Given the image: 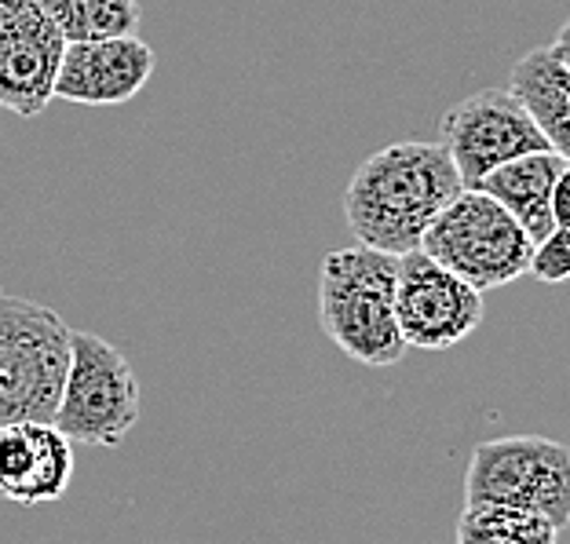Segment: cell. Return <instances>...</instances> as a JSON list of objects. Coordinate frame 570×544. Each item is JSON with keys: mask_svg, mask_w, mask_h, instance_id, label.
I'll return each instance as SVG.
<instances>
[{"mask_svg": "<svg viewBox=\"0 0 570 544\" xmlns=\"http://www.w3.org/2000/svg\"><path fill=\"white\" fill-rule=\"evenodd\" d=\"M154 62H158L154 48L136 33L73 41L62 48L51 96L77 107H121L147 88Z\"/></svg>", "mask_w": 570, "mask_h": 544, "instance_id": "cell-10", "label": "cell"}, {"mask_svg": "<svg viewBox=\"0 0 570 544\" xmlns=\"http://www.w3.org/2000/svg\"><path fill=\"white\" fill-rule=\"evenodd\" d=\"M73 329L59 310L0 293V424H51Z\"/></svg>", "mask_w": 570, "mask_h": 544, "instance_id": "cell-3", "label": "cell"}, {"mask_svg": "<svg viewBox=\"0 0 570 544\" xmlns=\"http://www.w3.org/2000/svg\"><path fill=\"white\" fill-rule=\"evenodd\" d=\"M73 478V443L56 424H0V497L11 504H48Z\"/></svg>", "mask_w": 570, "mask_h": 544, "instance_id": "cell-11", "label": "cell"}, {"mask_svg": "<svg viewBox=\"0 0 570 544\" xmlns=\"http://www.w3.org/2000/svg\"><path fill=\"white\" fill-rule=\"evenodd\" d=\"M509 92L530 113L552 150L570 154V33L560 30L552 44L530 48L509 70Z\"/></svg>", "mask_w": 570, "mask_h": 544, "instance_id": "cell-13", "label": "cell"}, {"mask_svg": "<svg viewBox=\"0 0 570 544\" xmlns=\"http://www.w3.org/2000/svg\"><path fill=\"white\" fill-rule=\"evenodd\" d=\"M62 33L33 0H0V107L37 118L56 96Z\"/></svg>", "mask_w": 570, "mask_h": 544, "instance_id": "cell-9", "label": "cell"}, {"mask_svg": "<svg viewBox=\"0 0 570 544\" xmlns=\"http://www.w3.org/2000/svg\"><path fill=\"white\" fill-rule=\"evenodd\" d=\"M464 508H520L563 530L570 520V453L541 435L479 443L464 472Z\"/></svg>", "mask_w": 570, "mask_h": 544, "instance_id": "cell-4", "label": "cell"}, {"mask_svg": "<svg viewBox=\"0 0 570 544\" xmlns=\"http://www.w3.org/2000/svg\"><path fill=\"white\" fill-rule=\"evenodd\" d=\"M556 530L546 515L520 508H464L453 544H556Z\"/></svg>", "mask_w": 570, "mask_h": 544, "instance_id": "cell-15", "label": "cell"}, {"mask_svg": "<svg viewBox=\"0 0 570 544\" xmlns=\"http://www.w3.org/2000/svg\"><path fill=\"white\" fill-rule=\"evenodd\" d=\"M552 219H556V227L570 224V172L552 190Z\"/></svg>", "mask_w": 570, "mask_h": 544, "instance_id": "cell-17", "label": "cell"}, {"mask_svg": "<svg viewBox=\"0 0 570 544\" xmlns=\"http://www.w3.org/2000/svg\"><path fill=\"white\" fill-rule=\"evenodd\" d=\"M443 150L458 168L461 187L472 190L498 165L534 150H552V142L530 121V113L515 102L509 88H483L446 110Z\"/></svg>", "mask_w": 570, "mask_h": 544, "instance_id": "cell-8", "label": "cell"}, {"mask_svg": "<svg viewBox=\"0 0 570 544\" xmlns=\"http://www.w3.org/2000/svg\"><path fill=\"white\" fill-rule=\"evenodd\" d=\"M417 249L432 256L439 267H446L450 275L469 281L472 289L490 293L527 275L534 245L494 198L464 187L432 219Z\"/></svg>", "mask_w": 570, "mask_h": 544, "instance_id": "cell-5", "label": "cell"}, {"mask_svg": "<svg viewBox=\"0 0 570 544\" xmlns=\"http://www.w3.org/2000/svg\"><path fill=\"white\" fill-rule=\"evenodd\" d=\"M567 172H570L567 154L534 150V154H523V158L498 165L494 172L479 179V187L472 190H483L487 198H494L501 209L523 227L530 245H538L556 230L552 190Z\"/></svg>", "mask_w": 570, "mask_h": 544, "instance_id": "cell-12", "label": "cell"}, {"mask_svg": "<svg viewBox=\"0 0 570 544\" xmlns=\"http://www.w3.org/2000/svg\"><path fill=\"white\" fill-rule=\"evenodd\" d=\"M527 275H534L549 285H563L570 278V245H567V227H556L546 241H538L530 249Z\"/></svg>", "mask_w": 570, "mask_h": 544, "instance_id": "cell-16", "label": "cell"}, {"mask_svg": "<svg viewBox=\"0 0 570 544\" xmlns=\"http://www.w3.org/2000/svg\"><path fill=\"white\" fill-rule=\"evenodd\" d=\"M322 333L358 366H395L410 352L395 322V256L370 245L326 253L318 270Z\"/></svg>", "mask_w": 570, "mask_h": 544, "instance_id": "cell-2", "label": "cell"}, {"mask_svg": "<svg viewBox=\"0 0 570 544\" xmlns=\"http://www.w3.org/2000/svg\"><path fill=\"white\" fill-rule=\"evenodd\" d=\"M483 293L450 275L432 256L410 249L395 256V322L406 347L450 352L483 326Z\"/></svg>", "mask_w": 570, "mask_h": 544, "instance_id": "cell-7", "label": "cell"}, {"mask_svg": "<svg viewBox=\"0 0 570 544\" xmlns=\"http://www.w3.org/2000/svg\"><path fill=\"white\" fill-rule=\"evenodd\" d=\"M33 4L56 22L67 44L136 33L142 19L139 0H33Z\"/></svg>", "mask_w": 570, "mask_h": 544, "instance_id": "cell-14", "label": "cell"}, {"mask_svg": "<svg viewBox=\"0 0 570 544\" xmlns=\"http://www.w3.org/2000/svg\"><path fill=\"white\" fill-rule=\"evenodd\" d=\"M461 176L443 142L399 139L366 158L344 190V216L358 245L403 256L458 198Z\"/></svg>", "mask_w": 570, "mask_h": 544, "instance_id": "cell-1", "label": "cell"}, {"mask_svg": "<svg viewBox=\"0 0 570 544\" xmlns=\"http://www.w3.org/2000/svg\"><path fill=\"white\" fill-rule=\"evenodd\" d=\"M70 443L121 446L139 424V380L114 344L96 333L70 336V369L56 421Z\"/></svg>", "mask_w": 570, "mask_h": 544, "instance_id": "cell-6", "label": "cell"}]
</instances>
